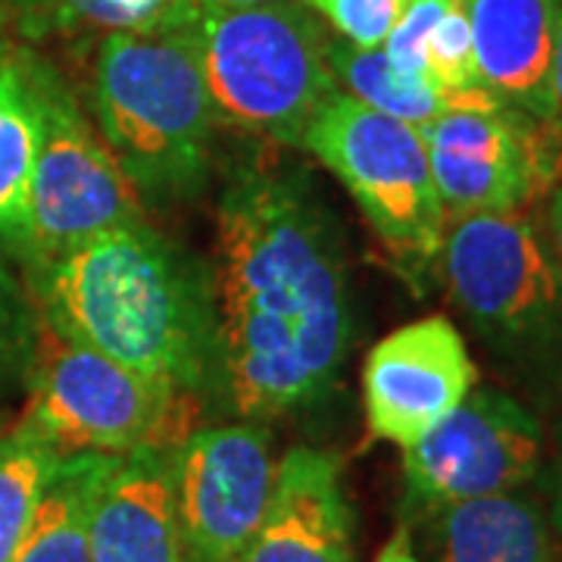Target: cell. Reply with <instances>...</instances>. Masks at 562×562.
<instances>
[{
  "instance_id": "cell-1",
  "label": "cell",
  "mask_w": 562,
  "mask_h": 562,
  "mask_svg": "<svg viewBox=\"0 0 562 562\" xmlns=\"http://www.w3.org/2000/svg\"><path fill=\"white\" fill-rule=\"evenodd\" d=\"M210 284L225 409L269 422L338 387L353 344L347 250L303 166L257 154L225 172Z\"/></svg>"
},
{
  "instance_id": "cell-2",
  "label": "cell",
  "mask_w": 562,
  "mask_h": 562,
  "mask_svg": "<svg viewBox=\"0 0 562 562\" xmlns=\"http://www.w3.org/2000/svg\"><path fill=\"white\" fill-rule=\"evenodd\" d=\"M32 269L44 328L194 394L203 406L220 401L210 262L140 220Z\"/></svg>"
},
{
  "instance_id": "cell-3",
  "label": "cell",
  "mask_w": 562,
  "mask_h": 562,
  "mask_svg": "<svg viewBox=\"0 0 562 562\" xmlns=\"http://www.w3.org/2000/svg\"><path fill=\"white\" fill-rule=\"evenodd\" d=\"M91 122L140 201L198 198L213 172L220 120L191 22L101 38Z\"/></svg>"
},
{
  "instance_id": "cell-4",
  "label": "cell",
  "mask_w": 562,
  "mask_h": 562,
  "mask_svg": "<svg viewBox=\"0 0 562 562\" xmlns=\"http://www.w3.org/2000/svg\"><path fill=\"white\" fill-rule=\"evenodd\" d=\"M438 272L506 366L562 391V266L543 225L522 210L450 216Z\"/></svg>"
},
{
  "instance_id": "cell-5",
  "label": "cell",
  "mask_w": 562,
  "mask_h": 562,
  "mask_svg": "<svg viewBox=\"0 0 562 562\" xmlns=\"http://www.w3.org/2000/svg\"><path fill=\"white\" fill-rule=\"evenodd\" d=\"M203 79L222 125L301 147L325 101L341 91L328 32L301 0L201 10L191 20Z\"/></svg>"
},
{
  "instance_id": "cell-6",
  "label": "cell",
  "mask_w": 562,
  "mask_h": 562,
  "mask_svg": "<svg viewBox=\"0 0 562 562\" xmlns=\"http://www.w3.org/2000/svg\"><path fill=\"white\" fill-rule=\"evenodd\" d=\"M301 150L338 176L403 279L425 284L441 260L447 210L419 128L335 91L306 128Z\"/></svg>"
},
{
  "instance_id": "cell-7",
  "label": "cell",
  "mask_w": 562,
  "mask_h": 562,
  "mask_svg": "<svg viewBox=\"0 0 562 562\" xmlns=\"http://www.w3.org/2000/svg\"><path fill=\"white\" fill-rule=\"evenodd\" d=\"M29 372L32 401L22 425L60 453L125 457L176 450L194 428L203 403L154 382L98 350L44 328Z\"/></svg>"
},
{
  "instance_id": "cell-8",
  "label": "cell",
  "mask_w": 562,
  "mask_h": 562,
  "mask_svg": "<svg viewBox=\"0 0 562 562\" xmlns=\"http://www.w3.org/2000/svg\"><path fill=\"white\" fill-rule=\"evenodd\" d=\"M38 106L29 262L60 257L110 228L147 220L144 201L113 160L98 125L44 60H38Z\"/></svg>"
},
{
  "instance_id": "cell-9",
  "label": "cell",
  "mask_w": 562,
  "mask_h": 562,
  "mask_svg": "<svg viewBox=\"0 0 562 562\" xmlns=\"http://www.w3.org/2000/svg\"><path fill=\"white\" fill-rule=\"evenodd\" d=\"M543 457L538 416L513 394L472 387L422 441L403 450V484L409 516L443 506L509 494L528 484Z\"/></svg>"
},
{
  "instance_id": "cell-10",
  "label": "cell",
  "mask_w": 562,
  "mask_h": 562,
  "mask_svg": "<svg viewBox=\"0 0 562 562\" xmlns=\"http://www.w3.org/2000/svg\"><path fill=\"white\" fill-rule=\"evenodd\" d=\"M184 562H238L276 482L262 422L198 425L172 450Z\"/></svg>"
},
{
  "instance_id": "cell-11",
  "label": "cell",
  "mask_w": 562,
  "mask_h": 562,
  "mask_svg": "<svg viewBox=\"0 0 562 562\" xmlns=\"http://www.w3.org/2000/svg\"><path fill=\"white\" fill-rule=\"evenodd\" d=\"M547 132L553 125L503 103L443 110L419 128L447 220L522 210L557 169L543 138Z\"/></svg>"
},
{
  "instance_id": "cell-12",
  "label": "cell",
  "mask_w": 562,
  "mask_h": 562,
  "mask_svg": "<svg viewBox=\"0 0 562 562\" xmlns=\"http://www.w3.org/2000/svg\"><path fill=\"white\" fill-rule=\"evenodd\" d=\"M475 384V362L453 322H409L384 335L362 362L369 435L406 450L450 416Z\"/></svg>"
},
{
  "instance_id": "cell-13",
  "label": "cell",
  "mask_w": 562,
  "mask_h": 562,
  "mask_svg": "<svg viewBox=\"0 0 562 562\" xmlns=\"http://www.w3.org/2000/svg\"><path fill=\"white\" fill-rule=\"evenodd\" d=\"M238 562H353V509L335 453L291 447L276 462L266 516Z\"/></svg>"
},
{
  "instance_id": "cell-14",
  "label": "cell",
  "mask_w": 562,
  "mask_h": 562,
  "mask_svg": "<svg viewBox=\"0 0 562 562\" xmlns=\"http://www.w3.org/2000/svg\"><path fill=\"white\" fill-rule=\"evenodd\" d=\"M91 562H184L172 450L113 460L91 506Z\"/></svg>"
},
{
  "instance_id": "cell-15",
  "label": "cell",
  "mask_w": 562,
  "mask_h": 562,
  "mask_svg": "<svg viewBox=\"0 0 562 562\" xmlns=\"http://www.w3.org/2000/svg\"><path fill=\"white\" fill-rule=\"evenodd\" d=\"M462 7L484 91L509 110L553 125L550 66L560 0H462Z\"/></svg>"
},
{
  "instance_id": "cell-16",
  "label": "cell",
  "mask_w": 562,
  "mask_h": 562,
  "mask_svg": "<svg viewBox=\"0 0 562 562\" xmlns=\"http://www.w3.org/2000/svg\"><path fill=\"white\" fill-rule=\"evenodd\" d=\"M435 562H562L541 506L522 494H491L425 516Z\"/></svg>"
},
{
  "instance_id": "cell-17",
  "label": "cell",
  "mask_w": 562,
  "mask_h": 562,
  "mask_svg": "<svg viewBox=\"0 0 562 562\" xmlns=\"http://www.w3.org/2000/svg\"><path fill=\"white\" fill-rule=\"evenodd\" d=\"M38 135V57L7 50L0 57V250H13L25 260Z\"/></svg>"
},
{
  "instance_id": "cell-18",
  "label": "cell",
  "mask_w": 562,
  "mask_h": 562,
  "mask_svg": "<svg viewBox=\"0 0 562 562\" xmlns=\"http://www.w3.org/2000/svg\"><path fill=\"white\" fill-rule=\"evenodd\" d=\"M113 460L66 453L10 562H91V506Z\"/></svg>"
},
{
  "instance_id": "cell-19",
  "label": "cell",
  "mask_w": 562,
  "mask_h": 562,
  "mask_svg": "<svg viewBox=\"0 0 562 562\" xmlns=\"http://www.w3.org/2000/svg\"><path fill=\"white\" fill-rule=\"evenodd\" d=\"M16 16L29 38L63 35H125L179 29L198 16L191 0H16Z\"/></svg>"
},
{
  "instance_id": "cell-20",
  "label": "cell",
  "mask_w": 562,
  "mask_h": 562,
  "mask_svg": "<svg viewBox=\"0 0 562 562\" xmlns=\"http://www.w3.org/2000/svg\"><path fill=\"white\" fill-rule=\"evenodd\" d=\"M328 63L344 94L413 128H425L428 122L438 120L443 110H450L447 94H441L431 81L394 69V63L384 57L382 47L362 50L344 41H331Z\"/></svg>"
},
{
  "instance_id": "cell-21",
  "label": "cell",
  "mask_w": 562,
  "mask_h": 562,
  "mask_svg": "<svg viewBox=\"0 0 562 562\" xmlns=\"http://www.w3.org/2000/svg\"><path fill=\"white\" fill-rule=\"evenodd\" d=\"M63 457L22 422L0 435V562L13 560Z\"/></svg>"
},
{
  "instance_id": "cell-22",
  "label": "cell",
  "mask_w": 562,
  "mask_h": 562,
  "mask_svg": "<svg viewBox=\"0 0 562 562\" xmlns=\"http://www.w3.org/2000/svg\"><path fill=\"white\" fill-rule=\"evenodd\" d=\"M38 328L32 303L22 294L0 250V397H7L32 372Z\"/></svg>"
},
{
  "instance_id": "cell-23",
  "label": "cell",
  "mask_w": 562,
  "mask_h": 562,
  "mask_svg": "<svg viewBox=\"0 0 562 562\" xmlns=\"http://www.w3.org/2000/svg\"><path fill=\"white\" fill-rule=\"evenodd\" d=\"M344 44L379 50L409 0H301Z\"/></svg>"
},
{
  "instance_id": "cell-24",
  "label": "cell",
  "mask_w": 562,
  "mask_h": 562,
  "mask_svg": "<svg viewBox=\"0 0 562 562\" xmlns=\"http://www.w3.org/2000/svg\"><path fill=\"white\" fill-rule=\"evenodd\" d=\"M447 7H450V0H409L406 3L401 20L382 44L384 57L394 63V69L428 81V76H425V44H428V35H431L435 22L441 20Z\"/></svg>"
},
{
  "instance_id": "cell-25",
  "label": "cell",
  "mask_w": 562,
  "mask_h": 562,
  "mask_svg": "<svg viewBox=\"0 0 562 562\" xmlns=\"http://www.w3.org/2000/svg\"><path fill=\"white\" fill-rule=\"evenodd\" d=\"M543 232L550 238V247L557 254L562 266V181L553 184L550 198H547V210H543Z\"/></svg>"
},
{
  "instance_id": "cell-26",
  "label": "cell",
  "mask_w": 562,
  "mask_h": 562,
  "mask_svg": "<svg viewBox=\"0 0 562 562\" xmlns=\"http://www.w3.org/2000/svg\"><path fill=\"white\" fill-rule=\"evenodd\" d=\"M550 94H553V125L562 132V0H560V13H557V35H553Z\"/></svg>"
},
{
  "instance_id": "cell-27",
  "label": "cell",
  "mask_w": 562,
  "mask_h": 562,
  "mask_svg": "<svg viewBox=\"0 0 562 562\" xmlns=\"http://www.w3.org/2000/svg\"><path fill=\"white\" fill-rule=\"evenodd\" d=\"M372 562H422L419 553H416V547H413V538H409V528L401 525V528L394 531V538L384 543L382 553Z\"/></svg>"
},
{
  "instance_id": "cell-28",
  "label": "cell",
  "mask_w": 562,
  "mask_h": 562,
  "mask_svg": "<svg viewBox=\"0 0 562 562\" xmlns=\"http://www.w3.org/2000/svg\"><path fill=\"white\" fill-rule=\"evenodd\" d=\"M201 10H238V7H257V3H269V0H191Z\"/></svg>"
},
{
  "instance_id": "cell-29",
  "label": "cell",
  "mask_w": 562,
  "mask_h": 562,
  "mask_svg": "<svg viewBox=\"0 0 562 562\" xmlns=\"http://www.w3.org/2000/svg\"><path fill=\"white\" fill-rule=\"evenodd\" d=\"M550 519L557 525V531L562 535V453L557 462V482H553V509H550Z\"/></svg>"
},
{
  "instance_id": "cell-30",
  "label": "cell",
  "mask_w": 562,
  "mask_h": 562,
  "mask_svg": "<svg viewBox=\"0 0 562 562\" xmlns=\"http://www.w3.org/2000/svg\"><path fill=\"white\" fill-rule=\"evenodd\" d=\"M3 29H7V13H3V7H0V57L10 50V44H7V35H3Z\"/></svg>"
}]
</instances>
